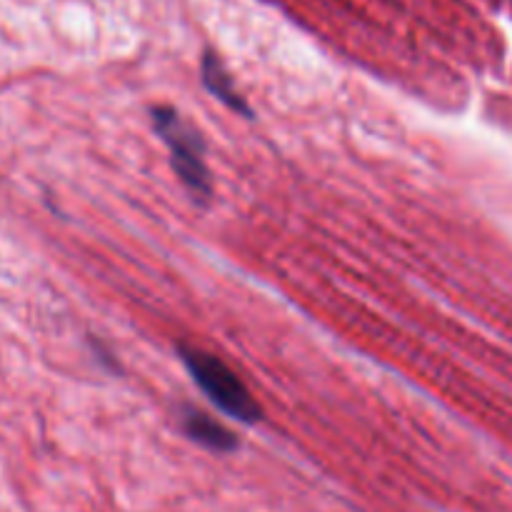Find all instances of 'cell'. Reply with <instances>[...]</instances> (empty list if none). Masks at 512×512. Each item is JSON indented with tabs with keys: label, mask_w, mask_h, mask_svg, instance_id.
Segmentation results:
<instances>
[{
	"label": "cell",
	"mask_w": 512,
	"mask_h": 512,
	"mask_svg": "<svg viewBox=\"0 0 512 512\" xmlns=\"http://www.w3.org/2000/svg\"><path fill=\"white\" fill-rule=\"evenodd\" d=\"M153 125L170 148L173 168L178 178L185 183V188L200 200L210 198L213 183H210L208 165H205V143L198 130L190 123H185L183 115L175 108H170V105L153 108Z\"/></svg>",
	"instance_id": "cell-2"
},
{
	"label": "cell",
	"mask_w": 512,
	"mask_h": 512,
	"mask_svg": "<svg viewBox=\"0 0 512 512\" xmlns=\"http://www.w3.org/2000/svg\"><path fill=\"white\" fill-rule=\"evenodd\" d=\"M185 368L193 375L195 385L223 410L230 418L240 420V423H258L263 410L255 403L250 390L245 388L243 380L228 368L220 358L205 353V350L195 348H180Z\"/></svg>",
	"instance_id": "cell-1"
},
{
	"label": "cell",
	"mask_w": 512,
	"mask_h": 512,
	"mask_svg": "<svg viewBox=\"0 0 512 512\" xmlns=\"http://www.w3.org/2000/svg\"><path fill=\"white\" fill-rule=\"evenodd\" d=\"M183 430L195 443H200L203 448L218 450V453H228V450H235V445H238L235 435L225 425H220L218 420L193 408L183 410Z\"/></svg>",
	"instance_id": "cell-3"
},
{
	"label": "cell",
	"mask_w": 512,
	"mask_h": 512,
	"mask_svg": "<svg viewBox=\"0 0 512 512\" xmlns=\"http://www.w3.org/2000/svg\"><path fill=\"white\" fill-rule=\"evenodd\" d=\"M203 83H205V88H208L210 93L220 100V103H225L228 108L238 110V113L250 115L248 103H245L243 95H240L238 88H235L233 75L225 70L223 60H220L215 53L203 55Z\"/></svg>",
	"instance_id": "cell-4"
}]
</instances>
